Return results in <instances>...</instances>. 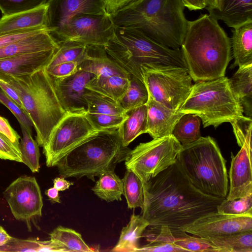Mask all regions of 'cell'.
<instances>
[{
	"label": "cell",
	"mask_w": 252,
	"mask_h": 252,
	"mask_svg": "<svg viewBox=\"0 0 252 252\" xmlns=\"http://www.w3.org/2000/svg\"><path fill=\"white\" fill-rule=\"evenodd\" d=\"M60 46L46 67L49 70L55 65L65 62H75L78 64L86 58L87 46L73 41L59 43Z\"/></svg>",
	"instance_id": "36"
},
{
	"label": "cell",
	"mask_w": 252,
	"mask_h": 252,
	"mask_svg": "<svg viewBox=\"0 0 252 252\" xmlns=\"http://www.w3.org/2000/svg\"><path fill=\"white\" fill-rule=\"evenodd\" d=\"M149 95L167 108L178 111L191 90L192 78L187 68L151 64L142 70Z\"/></svg>",
	"instance_id": "9"
},
{
	"label": "cell",
	"mask_w": 252,
	"mask_h": 252,
	"mask_svg": "<svg viewBox=\"0 0 252 252\" xmlns=\"http://www.w3.org/2000/svg\"><path fill=\"white\" fill-rule=\"evenodd\" d=\"M217 211L232 215L252 214V195L233 200L225 198L218 206Z\"/></svg>",
	"instance_id": "40"
},
{
	"label": "cell",
	"mask_w": 252,
	"mask_h": 252,
	"mask_svg": "<svg viewBox=\"0 0 252 252\" xmlns=\"http://www.w3.org/2000/svg\"><path fill=\"white\" fill-rule=\"evenodd\" d=\"M181 230L207 239L252 231V214L232 215L215 211L200 217Z\"/></svg>",
	"instance_id": "14"
},
{
	"label": "cell",
	"mask_w": 252,
	"mask_h": 252,
	"mask_svg": "<svg viewBox=\"0 0 252 252\" xmlns=\"http://www.w3.org/2000/svg\"><path fill=\"white\" fill-rule=\"evenodd\" d=\"M189 73L195 82L225 76L232 59L230 38L210 14L188 21L181 47Z\"/></svg>",
	"instance_id": "2"
},
{
	"label": "cell",
	"mask_w": 252,
	"mask_h": 252,
	"mask_svg": "<svg viewBox=\"0 0 252 252\" xmlns=\"http://www.w3.org/2000/svg\"><path fill=\"white\" fill-rule=\"evenodd\" d=\"M49 235L51 240L63 246L68 252L94 251L85 243L81 234L74 229L59 225Z\"/></svg>",
	"instance_id": "33"
},
{
	"label": "cell",
	"mask_w": 252,
	"mask_h": 252,
	"mask_svg": "<svg viewBox=\"0 0 252 252\" xmlns=\"http://www.w3.org/2000/svg\"><path fill=\"white\" fill-rule=\"evenodd\" d=\"M105 49L107 55L129 75L143 81L142 70L148 65L187 68L181 49L161 45L131 28L115 27L114 35Z\"/></svg>",
	"instance_id": "6"
},
{
	"label": "cell",
	"mask_w": 252,
	"mask_h": 252,
	"mask_svg": "<svg viewBox=\"0 0 252 252\" xmlns=\"http://www.w3.org/2000/svg\"><path fill=\"white\" fill-rule=\"evenodd\" d=\"M231 91L247 117L252 116V64L240 66L228 79Z\"/></svg>",
	"instance_id": "25"
},
{
	"label": "cell",
	"mask_w": 252,
	"mask_h": 252,
	"mask_svg": "<svg viewBox=\"0 0 252 252\" xmlns=\"http://www.w3.org/2000/svg\"><path fill=\"white\" fill-rule=\"evenodd\" d=\"M78 63L75 62H65L58 64L46 70L52 78H63L76 72L78 70Z\"/></svg>",
	"instance_id": "46"
},
{
	"label": "cell",
	"mask_w": 252,
	"mask_h": 252,
	"mask_svg": "<svg viewBox=\"0 0 252 252\" xmlns=\"http://www.w3.org/2000/svg\"><path fill=\"white\" fill-rule=\"evenodd\" d=\"M129 84V76H95L87 85L86 88L119 102L126 93Z\"/></svg>",
	"instance_id": "28"
},
{
	"label": "cell",
	"mask_w": 252,
	"mask_h": 252,
	"mask_svg": "<svg viewBox=\"0 0 252 252\" xmlns=\"http://www.w3.org/2000/svg\"><path fill=\"white\" fill-rule=\"evenodd\" d=\"M201 121L197 115L184 114L175 124L172 134L182 146L192 143L201 136Z\"/></svg>",
	"instance_id": "31"
},
{
	"label": "cell",
	"mask_w": 252,
	"mask_h": 252,
	"mask_svg": "<svg viewBox=\"0 0 252 252\" xmlns=\"http://www.w3.org/2000/svg\"><path fill=\"white\" fill-rule=\"evenodd\" d=\"M59 46L48 30L44 29L0 48V60L23 54L58 49Z\"/></svg>",
	"instance_id": "22"
},
{
	"label": "cell",
	"mask_w": 252,
	"mask_h": 252,
	"mask_svg": "<svg viewBox=\"0 0 252 252\" xmlns=\"http://www.w3.org/2000/svg\"><path fill=\"white\" fill-rule=\"evenodd\" d=\"M137 0H103L107 13L112 14Z\"/></svg>",
	"instance_id": "49"
},
{
	"label": "cell",
	"mask_w": 252,
	"mask_h": 252,
	"mask_svg": "<svg viewBox=\"0 0 252 252\" xmlns=\"http://www.w3.org/2000/svg\"><path fill=\"white\" fill-rule=\"evenodd\" d=\"M130 150L123 145L118 129L98 130L67 153L56 166L65 178L86 176L94 181L103 172L114 170Z\"/></svg>",
	"instance_id": "5"
},
{
	"label": "cell",
	"mask_w": 252,
	"mask_h": 252,
	"mask_svg": "<svg viewBox=\"0 0 252 252\" xmlns=\"http://www.w3.org/2000/svg\"><path fill=\"white\" fill-rule=\"evenodd\" d=\"M0 133L7 137L12 142L20 145V136L11 127L8 121L0 116Z\"/></svg>",
	"instance_id": "48"
},
{
	"label": "cell",
	"mask_w": 252,
	"mask_h": 252,
	"mask_svg": "<svg viewBox=\"0 0 252 252\" xmlns=\"http://www.w3.org/2000/svg\"><path fill=\"white\" fill-rule=\"evenodd\" d=\"M47 4V29L50 34L61 29L77 14H107L103 0H48Z\"/></svg>",
	"instance_id": "16"
},
{
	"label": "cell",
	"mask_w": 252,
	"mask_h": 252,
	"mask_svg": "<svg viewBox=\"0 0 252 252\" xmlns=\"http://www.w3.org/2000/svg\"><path fill=\"white\" fill-rule=\"evenodd\" d=\"M165 242L173 243L188 252H221V249L212 244L207 239L191 236L187 234L175 237L172 231L166 235Z\"/></svg>",
	"instance_id": "39"
},
{
	"label": "cell",
	"mask_w": 252,
	"mask_h": 252,
	"mask_svg": "<svg viewBox=\"0 0 252 252\" xmlns=\"http://www.w3.org/2000/svg\"><path fill=\"white\" fill-rule=\"evenodd\" d=\"M0 88L1 90L23 109L24 107L16 91L7 83L0 79Z\"/></svg>",
	"instance_id": "50"
},
{
	"label": "cell",
	"mask_w": 252,
	"mask_h": 252,
	"mask_svg": "<svg viewBox=\"0 0 252 252\" xmlns=\"http://www.w3.org/2000/svg\"><path fill=\"white\" fill-rule=\"evenodd\" d=\"M98 177L92 188L94 193L108 202L121 201L122 195H124L123 181L114 170L106 171Z\"/></svg>",
	"instance_id": "29"
},
{
	"label": "cell",
	"mask_w": 252,
	"mask_h": 252,
	"mask_svg": "<svg viewBox=\"0 0 252 252\" xmlns=\"http://www.w3.org/2000/svg\"><path fill=\"white\" fill-rule=\"evenodd\" d=\"M182 147L172 134L140 143L128 153L126 167L145 183L175 163Z\"/></svg>",
	"instance_id": "10"
},
{
	"label": "cell",
	"mask_w": 252,
	"mask_h": 252,
	"mask_svg": "<svg viewBox=\"0 0 252 252\" xmlns=\"http://www.w3.org/2000/svg\"><path fill=\"white\" fill-rule=\"evenodd\" d=\"M0 102L12 112L19 122L20 126L32 131V121L25 109L0 90Z\"/></svg>",
	"instance_id": "42"
},
{
	"label": "cell",
	"mask_w": 252,
	"mask_h": 252,
	"mask_svg": "<svg viewBox=\"0 0 252 252\" xmlns=\"http://www.w3.org/2000/svg\"><path fill=\"white\" fill-rule=\"evenodd\" d=\"M42 30L28 31L0 34V48L11 43L33 35Z\"/></svg>",
	"instance_id": "47"
},
{
	"label": "cell",
	"mask_w": 252,
	"mask_h": 252,
	"mask_svg": "<svg viewBox=\"0 0 252 252\" xmlns=\"http://www.w3.org/2000/svg\"><path fill=\"white\" fill-rule=\"evenodd\" d=\"M48 5L4 15L0 19V35L47 29Z\"/></svg>",
	"instance_id": "19"
},
{
	"label": "cell",
	"mask_w": 252,
	"mask_h": 252,
	"mask_svg": "<svg viewBox=\"0 0 252 252\" xmlns=\"http://www.w3.org/2000/svg\"><path fill=\"white\" fill-rule=\"evenodd\" d=\"M146 106V133L153 139L171 135L175 124L184 114L167 108L149 95Z\"/></svg>",
	"instance_id": "20"
},
{
	"label": "cell",
	"mask_w": 252,
	"mask_h": 252,
	"mask_svg": "<svg viewBox=\"0 0 252 252\" xmlns=\"http://www.w3.org/2000/svg\"><path fill=\"white\" fill-rule=\"evenodd\" d=\"M189 10H201L206 7L205 0H182Z\"/></svg>",
	"instance_id": "51"
},
{
	"label": "cell",
	"mask_w": 252,
	"mask_h": 252,
	"mask_svg": "<svg viewBox=\"0 0 252 252\" xmlns=\"http://www.w3.org/2000/svg\"><path fill=\"white\" fill-rule=\"evenodd\" d=\"M221 252H252V231L208 239Z\"/></svg>",
	"instance_id": "32"
},
{
	"label": "cell",
	"mask_w": 252,
	"mask_h": 252,
	"mask_svg": "<svg viewBox=\"0 0 252 252\" xmlns=\"http://www.w3.org/2000/svg\"><path fill=\"white\" fill-rule=\"evenodd\" d=\"M3 194L14 217L25 222L28 230L31 231L32 223L42 216L43 206L40 187L35 177L26 175L18 177Z\"/></svg>",
	"instance_id": "13"
},
{
	"label": "cell",
	"mask_w": 252,
	"mask_h": 252,
	"mask_svg": "<svg viewBox=\"0 0 252 252\" xmlns=\"http://www.w3.org/2000/svg\"><path fill=\"white\" fill-rule=\"evenodd\" d=\"M207 10L217 20L233 28L252 22V0H221L219 9Z\"/></svg>",
	"instance_id": "23"
},
{
	"label": "cell",
	"mask_w": 252,
	"mask_h": 252,
	"mask_svg": "<svg viewBox=\"0 0 252 252\" xmlns=\"http://www.w3.org/2000/svg\"><path fill=\"white\" fill-rule=\"evenodd\" d=\"M149 224L141 215L133 214L128 223L121 231L119 241L112 250L114 252H135L139 242Z\"/></svg>",
	"instance_id": "26"
},
{
	"label": "cell",
	"mask_w": 252,
	"mask_h": 252,
	"mask_svg": "<svg viewBox=\"0 0 252 252\" xmlns=\"http://www.w3.org/2000/svg\"><path fill=\"white\" fill-rule=\"evenodd\" d=\"M127 114L126 118L118 128L122 144L126 147L138 136L146 133V104L136 107Z\"/></svg>",
	"instance_id": "27"
},
{
	"label": "cell",
	"mask_w": 252,
	"mask_h": 252,
	"mask_svg": "<svg viewBox=\"0 0 252 252\" xmlns=\"http://www.w3.org/2000/svg\"><path fill=\"white\" fill-rule=\"evenodd\" d=\"M230 42L234 59L230 68L252 64V22L233 28Z\"/></svg>",
	"instance_id": "24"
},
{
	"label": "cell",
	"mask_w": 252,
	"mask_h": 252,
	"mask_svg": "<svg viewBox=\"0 0 252 252\" xmlns=\"http://www.w3.org/2000/svg\"><path fill=\"white\" fill-rule=\"evenodd\" d=\"M85 97L88 104L87 113L114 116L127 114L119 102L98 93L90 90Z\"/></svg>",
	"instance_id": "34"
},
{
	"label": "cell",
	"mask_w": 252,
	"mask_h": 252,
	"mask_svg": "<svg viewBox=\"0 0 252 252\" xmlns=\"http://www.w3.org/2000/svg\"><path fill=\"white\" fill-rule=\"evenodd\" d=\"M58 49L23 54L0 60V73L14 77L32 74L46 68Z\"/></svg>",
	"instance_id": "18"
},
{
	"label": "cell",
	"mask_w": 252,
	"mask_h": 252,
	"mask_svg": "<svg viewBox=\"0 0 252 252\" xmlns=\"http://www.w3.org/2000/svg\"><path fill=\"white\" fill-rule=\"evenodd\" d=\"M198 116L204 127L216 128L243 116V107L231 91L228 78L196 82L178 110Z\"/></svg>",
	"instance_id": "8"
},
{
	"label": "cell",
	"mask_w": 252,
	"mask_h": 252,
	"mask_svg": "<svg viewBox=\"0 0 252 252\" xmlns=\"http://www.w3.org/2000/svg\"><path fill=\"white\" fill-rule=\"evenodd\" d=\"M0 158L22 162L19 145L0 133Z\"/></svg>",
	"instance_id": "44"
},
{
	"label": "cell",
	"mask_w": 252,
	"mask_h": 252,
	"mask_svg": "<svg viewBox=\"0 0 252 252\" xmlns=\"http://www.w3.org/2000/svg\"><path fill=\"white\" fill-rule=\"evenodd\" d=\"M182 0H137L110 14L115 26L138 30L158 43L180 49L188 21Z\"/></svg>",
	"instance_id": "3"
},
{
	"label": "cell",
	"mask_w": 252,
	"mask_h": 252,
	"mask_svg": "<svg viewBox=\"0 0 252 252\" xmlns=\"http://www.w3.org/2000/svg\"><path fill=\"white\" fill-rule=\"evenodd\" d=\"M187 250L173 243L158 242L139 247L135 252H182Z\"/></svg>",
	"instance_id": "45"
},
{
	"label": "cell",
	"mask_w": 252,
	"mask_h": 252,
	"mask_svg": "<svg viewBox=\"0 0 252 252\" xmlns=\"http://www.w3.org/2000/svg\"><path fill=\"white\" fill-rule=\"evenodd\" d=\"M237 143L241 147L244 143H252V118L243 115L230 122Z\"/></svg>",
	"instance_id": "43"
},
{
	"label": "cell",
	"mask_w": 252,
	"mask_h": 252,
	"mask_svg": "<svg viewBox=\"0 0 252 252\" xmlns=\"http://www.w3.org/2000/svg\"><path fill=\"white\" fill-rule=\"evenodd\" d=\"M0 252H68L56 242L36 239H19L12 237L6 244L0 246Z\"/></svg>",
	"instance_id": "30"
},
{
	"label": "cell",
	"mask_w": 252,
	"mask_h": 252,
	"mask_svg": "<svg viewBox=\"0 0 252 252\" xmlns=\"http://www.w3.org/2000/svg\"><path fill=\"white\" fill-rule=\"evenodd\" d=\"M115 26L110 14L79 13L61 29L50 34L59 44L73 41L87 46H107L114 35Z\"/></svg>",
	"instance_id": "11"
},
{
	"label": "cell",
	"mask_w": 252,
	"mask_h": 252,
	"mask_svg": "<svg viewBox=\"0 0 252 252\" xmlns=\"http://www.w3.org/2000/svg\"><path fill=\"white\" fill-rule=\"evenodd\" d=\"M252 143H245L237 154L231 153L229 172L230 186L227 200H233L252 195Z\"/></svg>",
	"instance_id": "17"
},
{
	"label": "cell",
	"mask_w": 252,
	"mask_h": 252,
	"mask_svg": "<svg viewBox=\"0 0 252 252\" xmlns=\"http://www.w3.org/2000/svg\"><path fill=\"white\" fill-rule=\"evenodd\" d=\"M123 181L124 195L129 209L142 208L144 202L143 183L131 170L127 169Z\"/></svg>",
	"instance_id": "38"
},
{
	"label": "cell",
	"mask_w": 252,
	"mask_h": 252,
	"mask_svg": "<svg viewBox=\"0 0 252 252\" xmlns=\"http://www.w3.org/2000/svg\"><path fill=\"white\" fill-rule=\"evenodd\" d=\"M0 79L17 92L36 133V141L43 147L59 123L68 114L57 94L46 68L32 74L14 77L0 73Z\"/></svg>",
	"instance_id": "4"
},
{
	"label": "cell",
	"mask_w": 252,
	"mask_h": 252,
	"mask_svg": "<svg viewBox=\"0 0 252 252\" xmlns=\"http://www.w3.org/2000/svg\"><path fill=\"white\" fill-rule=\"evenodd\" d=\"M176 162L199 191L212 196L226 198L229 189L226 160L211 137L201 136L182 146Z\"/></svg>",
	"instance_id": "7"
},
{
	"label": "cell",
	"mask_w": 252,
	"mask_h": 252,
	"mask_svg": "<svg viewBox=\"0 0 252 252\" xmlns=\"http://www.w3.org/2000/svg\"><path fill=\"white\" fill-rule=\"evenodd\" d=\"M54 187L60 191H64L73 185V183L66 180L65 178L57 177L53 180Z\"/></svg>",
	"instance_id": "52"
},
{
	"label": "cell",
	"mask_w": 252,
	"mask_h": 252,
	"mask_svg": "<svg viewBox=\"0 0 252 252\" xmlns=\"http://www.w3.org/2000/svg\"><path fill=\"white\" fill-rule=\"evenodd\" d=\"M45 194L48 196L49 200L52 203H61L59 191L54 187L48 189L45 191Z\"/></svg>",
	"instance_id": "53"
},
{
	"label": "cell",
	"mask_w": 252,
	"mask_h": 252,
	"mask_svg": "<svg viewBox=\"0 0 252 252\" xmlns=\"http://www.w3.org/2000/svg\"><path fill=\"white\" fill-rule=\"evenodd\" d=\"M78 69L90 72L96 77L113 75L128 77L129 74L107 54L105 47L87 46L86 58Z\"/></svg>",
	"instance_id": "21"
},
{
	"label": "cell",
	"mask_w": 252,
	"mask_h": 252,
	"mask_svg": "<svg viewBox=\"0 0 252 252\" xmlns=\"http://www.w3.org/2000/svg\"><path fill=\"white\" fill-rule=\"evenodd\" d=\"M12 237L7 233L3 227L0 225V246H2L7 243Z\"/></svg>",
	"instance_id": "54"
},
{
	"label": "cell",
	"mask_w": 252,
	"mask_h": 252,
	"mask_svg": "<svg viewBox=\"0 0 252 252\" xmlns=\"http://www.w3.org/2000/svg\"><path fill=\"white\" fill-rule=\"evenodd\" d=\"M141 216L149 226L181 229L208 213L217 211L225 198L204 194L197 189L177 162L143 184Z\"/></svg>",
	"instance_id": "1"
},
{
	"label": "cell",
	"mask_w": 252,
	"mask_h": 252,
	"mask_svg": "<svg viewBox=\"0 0 252 252\" xmlns=\"http://www.w3.org/2000/svg\"><path fill=\"white\" fill-rule=\"evenodd\" d=\"M23 137L19 147L21 153L22 162L26 164L33 173L38 172L40 169V157L39 145L32 137V131L21 126Z\"/></svg>",
	"instance_id": "37"
},
{
	"label": "cell",
	"mask_w": 252,
	"mask_h": 252,
	"mask_svg": "<svg viewBox=\"0 0 252 252\" xmlns=\"http://www.w3.org/2000/svg\"><path fill=\"white\" fill-rule=\"evenodd\" d=\"M207 9H218L220 8L221 0H205Z\"/></svg>",
	"instance_id": "55"
},
{
	"label": "cell",
	"mask_w": 252,
	"mask_h": 252,
	"mask_svg": "<svg viewBox=\"0 0 252 252\" xmlns=\"http://www.w3.org/2000/svg\"><path fill=\"white\" fill-rule=\"evenodd\" d=\"M97 131L86 114L68 113L43 147L47 166H56L67 153Z\"/></svg>",
	"instance_id": "12"
},
{
	"label": "cell",
	"mask_w": 252,
	"mask_h": 252,
	"mask_svg": "<svg viewBox=\"0 0 252 252\" xmlns=\"http://www.w3.org/2000/svg\"><path fill=\"white\" fill-rule=\"evenodd\" d=\"M95 76L90 72L78 69L65 77H51L58 98L67 113H87L88 104L85 94L90 90L86 86Z\"/></svg>",
	"instance_id": "15"
},
{
	"label": "cell",
	"mask_w": 252,
	"mask_h": 252,
	"mask_svg": "<svg viewBox=\"0 0 252 252\" xmlns=\"http://www.w3.org/2000/svg\"><path fill=\"white\" fill-rule=\"evenodd\" d=\"M48 0H0L3 15L32 9L47 3Z\"/></svg>",
	"instance_id": "41"
},
{
	"label": "cell",
	"mask_w": 252,
	"mask_h": 252,
	"mask_svg": "<svg viewBox=\"0 0 252 252\" xmlns=\"http://www.w3.org/2000/svg\"><path fill=\"white\" fill-rule=\"evenodd\" d=\"M149 93L144 82L139 78L129 75L128 87L119 102L127 113L130 110L146 104Z\"/></svg>",
	"instance_id": "35"
}]
</instances>
